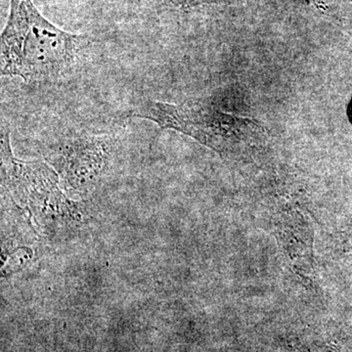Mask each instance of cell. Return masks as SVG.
Instances as JSON below:
<instances>
[{
    "mask_svg": "<svg viewBox=\"0 0 352 352\" xmlns=\"http://www.w3.org/2000/svg\"><path fill=\"white\" fill-rule=\"evenodd\" d=\"M83 41L45 19L32 0H10L1 34V75L27 82L57 78L71 68Z\"/></svg>",
    "mask_w": 352,
    "mask_h": 352,
    "instance_id": "1",
    "label": "cell"
},
{
    "mask_svg": "<svg viewBox=\"0 0 352 352\" xmlns=\"http://www.w3.org/2000/svg\"><path fill=\"white\" fill-rule=\"evenodd\" d=\"M349 113H351V119L352 120V103H351V110H349Z\"/></svg>",
    "mask_w": 352,
    "mask_h": 352,
    "instance_id": "3",
    "label": "cell"
},
{
    "mask_svg": "<svg viewBox=\"0 0 352 352\" xmlns=\"http://www.w3.org/2000/svg\"><path fill=\"white\" fill-rule=\"evenodd\" d=\"M108 143L92 136L62 139L50 149V156L65 177L74 184L91 182L107 161Z\"/></svg>",
    "mask_w": 352,
    "mask_h": 352,
    "instance_id": "2",
    "label": "cell"
}]
</instances>
